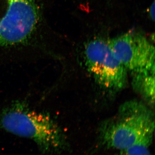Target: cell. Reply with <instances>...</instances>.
Listing matches in <instances>:
<instances>
[{
    "instance_id": "obj_7",
    "label": "cell",
    "mask_w": 155,
    "mask_h": 155,
    "mask_svg": "<svg viewBox=\"0 0 155 155\" xmlns=\"http://www.w3.org/2000/svg\"><path fill=\"white\" fill-rule=\"evenodd\" d=\"M151 144L137 143L125 149L121 150L120 155H152L149 150Z\"/></svg>"
},
{
    "instance_id": "obj_4",
    "label": "cell",
    "mask_w": 155,
    "mask_h": 155,
    "mask_svg": "<svg viewBox=\"0 0 155 155\" xmlns=\"http://www.w3.org/2000/svg\"><path fill=\"white\" fill-rule=\"evenodd\" d=\"M84 63L95 81L103 88L118 91L126 86L127 71L112 50L108 40H91L84 46Z\"/></svg>"
},
{
    "instance_id": "obj_5",
    "label": "cell",
    "mask_w": 155,
    "mask_h": 155,
    "mask_svg": "<svg viewBox=\"0 0 155 155\" xmlns=\"http://www.w3.org/2000/svg\"><path fill=\"white\" fill-rule=\"evenodd\" d=\"M108 41L127 72L133 75L155 73L154 46L143 35L128 31Z\"/></svg>"
},
{
    "instance_id": "obj_6",
    "label": "cell",
    "mask_w": 155,
    "mask_h": 155,
    "mask_svg": "<svg viewBox=\"0 0 155 155\" xmlns=\"http://www.w3.org/2000/svg\"><path fill=\"white\" fill-rule=\"evenodd\" d=\"M134 89L151 104H154L155 73L133 75Z\"/></svg>"
},
{
    "instance_id": "obj_8",
    "label": "cell",
    "mask_w": 155,
    "mask_h": 155,
    "mask_svg": "<svg viewBox=\"0 0 155 155\" xmlns=\"http://www.w3.org/2000/svg\"><path fill=\"white\" fill-rule=\"evenodd\" d=\"M149 14L150 17H151L153 20H154L155 19V4L154 2L153 3V5H152L149 10Z\"/></svg>"
},
{
    "instance_id": "obj_2",
    "label": "cell",
    "mask_w": 155,
    "mask_h": 155,
    "mask_svg": "<svg viewBox=\"0 0 155 155\" xmlns=\"http://www.w3.org/2000/svg\"><path fill=\"white\" fill-rule=\"evenodd\" d=\"M121 110L118 119L102 127L99 147L121 150L137 143L151 144L155 130L152 112L137 102L126 104Z\"/></svg>"
},
{
    "instance_id": "obj_1",
    "label": "cell",
    "mask_w": 155,
    "mask_h": 155,
    "mask_svg": "<svg viewBox=\"0 0 155 155\" xmlns=\"http://www.w3.org/2000/svg\"><path fill=\"white\" fill-rule=\"evenodd\" d=\"M0 129L31 140L42 153L56 155L69 146L58 124L48 114L31 109L24 101H16L0 111Z\"/></svg>"
},
{
    "instance_id": "obj_3",
    "label": "cell",
    "mask_w": 155,
    "mask_h": 155,
    "mask_svg": "<svg viewBox=\"0 0 155 155\" xmlns=\"http://www.w3.org/2000/svg\"><path fill=\"white\" fill-rule=\"evenodd\" d=\"M39 19L34 0H0V47L25 44Z\"/></svg>"
}]
</instances>
